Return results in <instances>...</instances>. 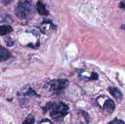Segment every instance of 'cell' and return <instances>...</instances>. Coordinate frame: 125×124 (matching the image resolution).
I'll return each mask as SVG.
<instances>
[{
  "label": "cell",
  "instance_id": "cell-4",
  "mask_svg": "<svg viewBox=\"0 0 125 124\" xmlns=\"http://www.w3.org/2000/svg\"><path fill=\"white\" fill-rule=\"evenodd\" d=\"M103 108L107 113L111 114L114 111L115 109V105L114 102L112 99H107L104 103Z\"/></svg>",
  "mask_w": 125,
  "mask_h": 124
},
{
  "label": "cell",
  "instance_id": "cell-2",
  "mask_svg": "<svg viewBox=\"0 0 125 124\" xmlns=\"http://www.w3.org/2000/svg\"><path fill=\"white\" fill-rule=\"evenodd\" d=\"M16 16L20 19H28L32 17L34 13V6L31 1H20L15 10Z\"/></svg>",
  "mask_w": 125,
  "mask_h": 124
},
{
  "label": "cell",
  "instance_id": "cell-12",
  "mask_svg": "<svg viewBox=\"0 0 125 124\" xmlns=\"http://www.w3.org/2000/svg\"><path fill=\"white\" fill-rule=\"evenodd\" d=\"M39 124H51V122L48 119H43L40 122Z\"/></svg>",
  "mask_w": 125,
  "mask_h": 124
},
{
  "label": "cell",
  "instance_id": "cell-5",
  "mask_svg": "<svg viewBox=\"0 0 125 124\" xmlns=\"http://www.w3.org/2000/svg\"><path fill=\"white\" fill-rule=\"evenodd\" d=\"M11 53L7 49L0 46V62H5L10 58Z\"/></svg>",
  "mask_w": 125,
  "mask_h": 124
},
{
  "label": "cell",
  "instance_id": "cell-10",
  "mask_svg": "<svg viewBox=\"0 0 125 124\" xmlns=\"http://www.w3.org/2000/svg\"><path fill=\"white\" fill-rule=\"evenodd\" d=\"M108 124H125V122L123 120H120L118 119H114L112 121L109 122Z\"/></svg>",
  "mask_w": 125,
  "mask_h": 124
},
{
  "label": "cell",
  "instance_id": "cell-14",
  "mask_svg": "<svg viewBox=\"0 0 125 124\" xmlns=\"http://www.w3.org/2000/svg\"><path fill=\"white\" fill-rule=\"evenodd\" d=\"M120 8L125 9V3H123V2H122V3L120 4Z\"/></svg>",
  "mask_w": 125,
  "mask_h": 124
},
{
  "label": "cell",
  "instance_id": "cell-8",
  "mask_svg": "<svg viewBox=\"0 0 125 124\" xmlns=\"http://www.w3.org/2000/svg\"><path fill=\"white\" fill-rule=\"evenodd\" d=\"M13 31L12 27L9 25H1L0 26V36H4Z\"/></svg>",
  "mask_w": 125,
  "mask_h": 124
},
{
  "label": "cell",
  "instance_id": "cell-9",
  "mask_svg": "<svg viewBox=\"0 0 125 124\" xmlns=\"http://www.w3.org/2000/svg\"><path fill=\"white\" fill-rule=\"evenodd\" d=\"M35 124V117L32 114L28 115L24 120L23 124Z\"/></svg>",
  "mask_w": 125,
  "mask_h": 124
},
{
  "label": "cell",
  "instance_id": "cell-7",
  "mask_svg": "<svg viewBox=\"0 0 125 124\" xmlns=\"http://www.w3.org/2000/svg\"><path fill=\"white\" fill-rule=\"evenodd\" d=\"M36 9L38 13H39L40 15L46 16L49 14L48 11L46 10L45 5H44L43 4V2H42L41 1H38L36 5Z\"/></svg>",
  "mask_w": 125,
  "mask_h": 124
},
{
  "label": "cell",
  "instance_id": "cell-11",
  "mask_svg": "<svg viewBox=\"0 0 125 124\" xmlns=\"http://www.w3.org/2000/svg\"><path fill=\"white\" fill-rule=\"evenodd\" d=\"M6 43L7 46H12V45L13 44V41H12L9 38H7V40H6Z\"/></svg>",
  "mask_w": 125,
  "mask_h": 124
},
{
  "label": "cell",
  "instance_id": "cell-6",
  "mask_svg": "<svg viewBox=\"0 0 125 124\" xmlns=\"http://www.w3.org/2000/svg\"><path fill=\"white\" fill-rule=\"evenodd\" d=\"M110 94L118 101H120L123 98V95L119 89L117 88L110 87L109 88Z\"/></svg>",
  "mask_w": 125,
  "mask_h": 124
},
{
  "label": "cell",
  "instance_id": "cell-1",
  "mask_svg": "<svg viewBox=\"0 0 125 124\" xmlns=\"http://www.w3.org/2000/svg\"><path fill=\"white\" fill-rule=\"evenodd\" d=\"M45 110H48L50 115L54 120L63 119L68 114L69 107L62 102H49L45 105Z\"/></svg>",
  "mask_w": 125,
  "mask_h": 124
},
{
  "label": "cell",
  "instance_id": "cell-13",
  "mask_svg": "<svg viewBox=\"0 0 125 124\" xmlns=\"http://www.w3.org/2000/svg\"><path fill=\"white\" fill-rule=\"evenodd\" d=\"M98 75L97 73L93 72L91 78H90V79H91L92 80H97V79H98Z\"/></svg>",
  "mask_w": 125,
  "mask_h": 124
},
{
  "label": "cell",
  "instance_id": "cell-3",
  "mask_svg": "<svg viewBox=\"0 0 125 124\" xmlns=\"http://www.w3.org/2000/svg\"><path fill=\"white\" fill-rule=\"evenodd\" d=\"M68 81L66 79H54L47 84L48 88L54 94L62 93L68 86Z\"/></svg>",
  "mask_w": 125,
  "mask_h": 124
}]
</instances>
